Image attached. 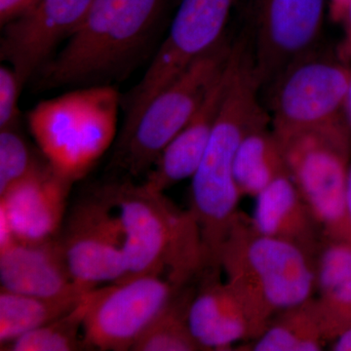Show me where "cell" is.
<instances>
[{
  "instance_id": "cell-1",
  "label": "cell",
  "mask_w": 351,
  "mask_h": 351,
  "mask_svg": "<svg viewBox=\"0 0 351 351\" xmlns=\"http://www.w3.org/2000/svg\"><path fill=\"white\" fill-rule=\"evenodd\" d=\"M237 64L202 160L191 178L189 211L199 226L207 269H219L217 258L240 212L242 195L233 174L235 156L247 134L270 124L261 104L263 88L246 34L235 41Z\"/></svg>"
},
{
  "instance_id": "cell-2",
  "label": "cell",
  "mask_w": 351,
  "mask_h": 351,
  "mask_svg": "<svg viewBox=\"0 0 351 351\" xmlns=\"http://www.w3.org/2000/svg\"><path fill=\"white\" fill-rule=\"evenodd\" d=\"M167 0H92L61 50L36 73V88L112 85L142 60Z\"/></svg>"
},
{
  "instance_id": "cell-3",
  "label": "cell",
  "mask_w": 351,
  "mask_h": 351,
  "mask_svg": "<svg viewBox=\"0 0 351 351\" xmlns=\"http://www.w3.org/2000/svg\"><path fill=\"white\" fill-rule=\"evenodd\" d=\"M101 191L114 209L123 232L126 278L165 276L182 288L204 272L202 237L189 210L176 207L164 193L152 191L144 182H112Z\"/></svg>"
},
{
  "instance_id": "cell-4",
  "label": "cell",
  "mask_w": 351,
  "mask_h": 351,
  "mask_svg": "<svg viewBox=\"0 0 351 351\" xmlns=\"http://www.w3.org/2000/svg\"><path fill=\"white\" fill-rule=\"evenodd\" d=\"M217 265L239 294L261 335L276 314L315 294V256L258 232L239 213L223 240Z\"/></svg>"
},
{
  "instance_id": "cell-5",
  "label": "cell",
  "mask_w": 351,
  "mask_h": 351,
  "mask_svg": "<svg viewBox=\"0 0 351 351\" xmlns=\"http://www.w3.org/2000/svg\"><path fill=\"white\" fill-rule=\"evenodd\" d=\"M121 97L113 85L78 87L39 101L27 112L32 137L58 174L75 182L110 149Z\"/></svg>"
},
{
  "instance_id": "cell-6",
  "label": "cell",
  "mask_w": 351,
  "mask_h": 351,
  "mask_svg": "<svg viewBox=\"0 0 351 351\" xmlns=\"http://www.w3.org/2000/svg\"><path fill=\"white\" fill-rule=\"evenodd\" d=\"M233 49L225 38L147 103L125 132L112 156L114 167L138 177L151 170L171 141L195 114L223 75Z\"/></svg>"
},
{
  "instance_id": "cell-7",
  "label": "cell",
  "mask_w": 351,
  "mask_h": 351,
  "mask_svg": "<svg viewBox=\"0 0 351 351\" xmlns=\"http://www.w3.org/2000/svg\"><path fill=\"white\" fill-rule=\"evenodd\" d=\"M276 136L289 175L319 219L324 239L348 240L346 189L351 129L346 117L317 128Z\"/></svg>"
},
{
  "instance_id": "cell-8",
  "label": "cell",
  "mask_w": 351,
  "mask_h": 351,
  "mask_svg": "<svg viewBox=\"0 0 351 351\" xmlns=\"http://www.w3.org/2000/svg\"><path fill=\"white\" fill-rule=\"evenodd\" d=\"M237 1L182 0L145 75L121 97L124 122L120 133L133 125L156 95L226 38V25Z\"/></svg>"
},
{
  "instance_id": "cell-9",
  "label": "cell",
  "mask_w": 351,
  "mask_h": 351,
  "mask_svg": "<svg viewBox=\"0 0 351 351\" xmlns=\"http://www.w3.org/2000/svg\"><path fill=\"white\" fill-rule=\"evenodd\" d=\"M351 68L316 49L284 69L271 85L270 124L276 135L327 125L345 117Z\"/></svg>"
},
{
  "instance_id": "cell-10",
  "label": "cell",
  "mask_w": 351,
  "mask_h": 351,
  "mask_svg": "<svg viewBox=\"0 0 351 351\" xmlns=\"http://www.w3.org/2000/svg\"><path fill=\"white\" fill-rule=\"evenodd\" d=\"M180 289L167 277L145 274L90 291L82 325L87 350H133Z\"/></svg>"
},
{
  "instance_id": "cell-11",
  "label": "cell",
  "mask_w": 351,
  "mask_h": 351,
  "mask_svg": "<svg viewBox=\"0 0 351 351\" xmlns=\"http://www.w3.org/2000/svg\"><path fill=\"white\" fill-rule=\"evenodd\" d=\"M57 235L73 280L85 290L127 276L124 234L119 217L101 193L82 201Z\"/></svg>"
},
{
  "instance_id": "cell-12",
  "label": "cell",
  "mask_w": 351,
  "mask_h": 351,
  "mask_svg": "<svg viewBox=\"0 0 351 351\" xmlns=\"http://www.w3.org/2000/svg\"><path fill=\"white\" fill-rule=\"evenodd\" d=\"M326 6L327 0H255L249 34L263 86L317 49Z\"/></svg>"
},
{
  "instance_id": "cell-13",
  "label": "cell",
  "mask_w": 351,
  "mask_h": 351,
  "mask_svg": "<svg viewBox=\"0 0 351 351\" xmlns=\"http://www.w3.org/2000/svg\"><path fill=\"white\" fill-rule=\"evenodd\" d=\"M92 0H38L29 12L2 27L0 57L24 87L71 36Z\"/></svg>"
},
{
  "instance_id": "cell-14",
  "label": "cell",
  "mask_w": 351,
  "mask_h": 351,
  "mask_svg": "<svg viewBox=\"0 0 351 351\" xmlns=\"http://www.w3.org/2000/svg\"><path fill=\"white\" fill-rule=\"evenodd\" d=\"M73 184L45 160L0 195V212L8 219L15 239L36 242L56 237L64 225L66 201Z\"/></svg>"
},
{
  "instance_id": "cell-15",
  "label": "cell",
  "mask_w": 351,
  "mask_h": 351,
  "mask_svg": "<svg viewBox=\"0 0 351 351\" xmlns=\"http://www.w3.org/2000/svg\"><path fill=\"white\" fill-rule=\"evenodd\" d=\"M221 271L205 270V278L189 306V328L202 350H233L237 343L261 336V330L239 294L219 279Z\"/></svg>"
},
{
  "instance_id": "cell-16",
  "label": "cell",
  "mask_w": 351,
  "mask_h": 351,
  "mask_svg": "<svg viewBox=\"0 0 351 351\" xmlns=\"http://www.w3.org/2000/svg\"><path fill=\"white\" fill-rule=\"evenodd\" d=\"M235 64L237 50L233 43L232 57L223 75L215 83L195 114L163 149L147 173L144 182L145 186L164 193L178 182L191 179L195 175L206 151L219 110L232 82Z\"/></svg>"
},
{
  "instance_id": "cell-17",
  "label": "cell",
  "mask_w": 351,
  "mask_h": 351,
  "mask_svg": "<svg viewBox=\"0 0 351 351\" xmlns=\"http://www.w3.org/2000/svg\"><path fill=\"white\" fill-rule=\"evenodd\" d=\"M1 288L43 298L86 294L69 272L58 237L43 241L14 240L0 248Z\"/></svg>"
},
{
  "instance_id": "cell-18",
  "label": "cell",
  "mask_w": 351,
  "mask_h": 351,
  "mask_svg": "<svg viewBox=\"0 0 351 351\" xmlns=\"http://www.w3.org/2000/svg\"><path fill=\"white\" fill-rule=\"evenodd\" d=\"M250 221L258 232L285 240L316 256L324 228L290 175L279 177L255 197Z\"/></svg>"
},
{
  "instance_id": "cell-19",
  "label": "cell",
  "mask_w": 351,
  "mask_h": 351,
  "mask_svg": "<svg viewBox=\"0 0 351 351\" xmlns=\"http://www.w3.org/2000/svg\"><path fill=\"white\" fill-rule=\"evenodd\" d=\"M315 294L329 346L351 325L350 240H323L315 256Z\"/></svg>"
},
{
  "instance_id": "cell-20",
  "label": "cell",
  "mask_w": 351,
  "mask_h": 351,
  "mask_svg": "<svg viewBox=\"0 0 351 351\" xmlns=\"http://www.w3.org/2000/svg\"><path fill=\"white\" fill-rule=\"evenodd\" d=\"M328 346L319 311L313 297L276 314L257 339L235 350L320 351Z\"/></svg>"
},
{
  "instance_id": "cell-21",
  "label": "cell",
  "mask_w": 351,
  "mask_h": 351,
  "mask_svg": "<svg viewBox=\"0 0 351 351\" xmlns=\"http://www.w3.org/2000/svg\"><path fill=\"white\" fill-rule=\"evenodd\" d=\"M269 125L247 134L237 149L233 174L242 196L256 197L279 177L289 174L282 145Z\"/></svg>"
},
{
  "instance_id": "cell-22",
  "label": "cell",
  "mask_w": 351,
  "mask_h": 351,
  "mask_svg": "<svg viewBox=\"0 0 351 351\" xmlns=\"http://www.w3.org/2000/svg\"><path fill=\"white\" fill-rule=\"evenodd\" d=\"M86 294L43 298L0 289V346L69 313Z\"/></svg>"
},
{
  "instance_id": "cell-23",
  "label": "cell",
  "mask_w": 351,
  "mask_h": 351,
  "mask_svg": "<svg viewBox=\"0 0 351 351\" xmlns=\"http://www.w3.org/2000/svg\"><path fill=\"white\" fill-rule=\"evenodd\" d=\"M195 292L189 286L180 289L132 350H202L189 325V306Z\"/></svg>"
},
{
  "instance_id": "cell-24",
  "label": "cell",
  "mask_w": 351,
  "mask_h": 351,
  "mask_svg": "<svg viewBox=\"0 0 351 351\" xmlns=\"http://www.w3.org/2000/svg\"><path fill=\"white\" fill-rule=\"evenodd\" d=\"M90 292V291H89ZM88 292V293H89ZM87 293V294H88ZM86 295L75 308L52 322L23 335L1 350L76 351L87 350L83 339Z\"/></svg>"
},
{
  "instance_id": "cell-25",
  "label": "cell",
  "mask_w": 351,
  "mask_h": 351,
  "mask_svg": "<svg viewBox=\"0 0 351 351\" xmlns=\"http://www.w3.org/2000/svg\"><path fill=\"white\" fill-rule=\"evenodd\" d=\"M43 162L34 156L21 135L19 127L0 130V195L34 173Z\"/></svg>"
},
{
  "instance_id": "cell-26",
  "label": "cell",
  "mask_w": 351,
  "mask_h": 351,
  "mask_svg": "<svg viewBox=\"0 0 351 351\" xmlns=\"http://www.w3.org/2000/svg\"><path fill=\"white\" fill-rule=\"evenodd\" d=\"M12 66H0V130L19 127V98L23 89Z\"/></svg>"
},
{
  "instance_id": "cell-27",
  "label": "cell",
  "mask_w": 351,
  "mask_h": 351,
  "mask_svg": "<svg viewBox=\"0 0 351 351\" xmlns=\"http://www.w3.org/2000/svg\"><path fill=\"white\" fill-rule=\"evenodd\" d=\"M38 0H0L1 27L29 12Z\"/></svg>"
},
{
  "instance_id": "cell-28",
  "label": "cell",
  "mask_w": 351,
  "mask_h": 351,
  "mask_svg": "<svg viewBox=\"0 0 351 351\" xmlns=\"http://www.w3.org/2000/svg\"><path fill=\"white\" fill-rule=\"evenodd\" d=\"M345 25L346 36L341 50H339V59L343 60L345 63L351 60V3L346 11L343 22Z\"/></svg>"
},
{
  "instance_id": "cell-29",
  "label": "cell",
  "mask_w": 351,
  "mask_h": 351,
  "mask_svg": "<svg viewBox=\"0 0 351 351\" xmlns=\"http://www.w3.org/2000/svg\"><path fill=\"white\" fill-rule=\"evenodd\" d=\"M327 3L330 18L334 22H343L348 6L350 5L351 0H327Z\"/></svg>"
},
{
  "instance_id": "cell-30",
  "label": "cell",
  "mask_w": 351,
  "mask_h": 351,
  "mask_svg": "<svg viewBox=\"0 0 351 351\" xmlns=\"http://www.w3.org/2000/svg\"><path fill=\"white\" fill-rule=\"evenodd\" d=\"M332 351H351V325L329 345Z\"/></svg>"
},
{
  "instance_id": "cell-31",
  "label": "cell",
  "mask_w": 351,
  "mask_h": 351,
  "mask_svg": "<svg viewBox=\"0 0 351 351\" xmlns=\"http://www.w3.org/2000/svg\"><path fill=\"white\" fill-rule=\"evenodd\" d=\"M346 221L348 230V240L351 241V163L348 171L346 189Z\"/></svg>"
},
{
  "instance_id": "cell-32",
  "label": "cell",
  "mask_w": 351,
  "mask_h": 351,
  "mask_svg": "<svg viewBox=\"0 0 351 351\" xmlns=\"http://www.w3.org/2000/svg\"><path fill=\"white\" fill-rule=\"evenodd\" d=\"M343 113H345L346 122H348L351 129V80L350 86H348V93H346Z\"/></svg>"
}]
</instances>
